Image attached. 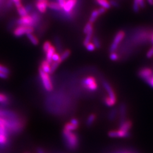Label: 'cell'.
<instances>
[{
    "label": "cell",
    "mask_w": 153,
    "mask_h": 153,
    "mask_svg": "<svg viewBox=\"0 0 153 153\" xmlns=\"http://www.w3.org/2000/svg\"><path fill=\"white\" fill-rule=\"evenodd\" d=\"M27 37L28 39V40H30V42L34 45H37L39 44L38 39L37 38V37L36 36H35L33 33H27Z\"/></svg>",
    "instance_id": "obj_19"
},
{
    "label": "cell",
    "mask_w": 153,
    "mask_h": 153,
    "mask_svg": "<svg viewBox=\"0 0 153 153\" xmlns=\"http://www.w3.org/2000/svg\"><path fill=\"white\" fill-rule=\"evenodd\" d=\"M104 103L108 107H112L116 103V101L110 98L109 97H106L104 99Z\"/></svg>",
    "instance_id": "obj_27"
},
{
    "label": "cell",
    "mask_w": 153,
    "mask_h": 153,
    "mask_svg": "<svg viewBox=\"0 0 153 153\" xmlns=\"http://www.w3.org/2000/svg\"><path fill=\"white\" fill-rule=\"evenodd\" d=\"M9 132L4 126H0V148H4L9 143Z\"/></svg>",
    "instance_id": "obj_6"
},
{
    "label": "cell",
    "mask_w": 153,
    "mask_h": 153,
    "mask_svg": "<svg viewBox=\"0 0 153 153\" xmlns=\"http://www.w3.org/2000/svg\"><path fill=\"white\" fill-rule=\"evenodd\" d=\"M116 114V109H112V110L111 111L110 114H109V119L111 120H114V119H115Z\"/></svg>",
    "instance_id": "obj_38"
},
{
    "label": "cell",
    "mask_w": 153,
    "mask_h": 153,
    "mask_svg": "<svg viewBox=\"0 0 153 153\" xmlns=\"http://www.w3.org/2000/svg\"><path fill=\"white\" fill-rule=\"evenodd\" d=\"M93 43L95 45V48L99 49L100 48V47H101V43H100V40L97 37V36L93 37Z\"/></svg>",
    "instance_id": "obj_31"
},
{
    "label": "cell",
    "mask_w": 153,
    "mask_h": 153,
    "mask_svg": "<svg viewBox=\"0 0 153 153\" xmlns=\"http://www.w3.org/2000/svg\"><path fill=\"white\" fill-rule=\"evenodd\" d=\"M141 7L139 4L138 0H133V10L136 13H138L140 11Z\"/></svg>",
    "instance_id": "obj_30"
},
{
    "label": "cell",
    "mask_w": 153,
    "mask_h": 153,
    "mask_svg": "<svg viewBox=\"0 0 153 153\" xmlns=\"http://www.w3.org/2000/svg\"><path fill=\"white\" fill-rule=\"evenodd\" d=\"M146 57L148 59L152 58L153 57V47L149 49L146 53Z\"/></svg>",
    "instance_id": "obj_39"
},
{
    "label": "cell",
    "mask_w": 153,
    "mask_h": 153,
    "mask_svg": "<svg viewBox=\"0 0 153 153\" xmlns=\"http://www.w3.org/2000/svg\"><path fill=\"white\" fill-rule=\"evenodd\" d=\"M11 1H13V4L16 6V8L22 5L21 0H11Z\"/></svg>",
    "instance_id": "obj_41"
},
{
    "label": "cell",
    "mask_w": 153,
    "mask_h": 153,
    "mask_svg": "<svg viewBox=\"0 0 153 153\" xmlns=\"http://www.w3.org/2000/svg\"><path fill=\"white\" fill-rule=\"evenodd\" d=\"M131 126V123L129 121H123L121 123L120 129L124 131H128Z\"/></svg>",
    "instance_id": "obj_16"
},
{
    "label": "cell",
    "mask_w": 153,
    "mask_h": 153,
    "mask_svg": "<svg viewBox=\"0 0 153 153\" xmlns=\"http://www.w3.org/2000/svg\"><path fill=\"white\" fill-rule=\"evenodd\" d=\"M153 70L150 68L146 67L141 69L138 73V76L146 82H148L150 77L153 76Z\"/></svg>",
    "instance_id": "obj_9"
},
{
    "label": "cell",
    "mask_w": 153,
    "mask_h": 153,
    "mask_svg": "<svg viewBox=\"0 0 153 153\" xmlns=\"http://www.w3.org/2000/svg\"><path fill=\"white\" fill-rule=\"evenodd\" d=\"M81 85L85 89L90 91H95L98 88V84L95 77L89 76L83 78L81 81Z\"/></svg>",
    "instance_id": "obj_3"
},
{
    "label": "cell",
    "mask_w": 153,
    "mask_h": 153,
    "mask_svg": "<svg viewBox=\"0 0 153 153\" xmlns=\"http://www.w3.org/2000/svg\"><path fill=\"white\" fill-rule=\"evenodd\" d=\"M148 4L150 5H153V0H147Z\"/></svg>",
    "instance_id": "obj_49"
},
{
    "label": "cell",
    "mask_w": 153,
    "mask_h": 153,
    "mask_svg": "<svg viewBox=\"0 0 153 153\" xmlns=\"http://www.w3.org/2000/svg\"><path fill=\"white\" fill-rule=\"evenodd\" d=\"M51 45H52V44L49 41H46L44 42L42 48H43V51L45 54L47 52V51L49 49Z\"/></svg>",
    "instance_id": "obj_32"
},
{
    "label": "cell",
    "mask_w": 153,
    "mask_h": 153,
    "mask_svg": "<svg viewBox=\"0 0 153 153\" xmlns=\"http://www.w3.org/2000/svg\"><path fill=\"white\" fill-rule=\"evenodd\" d=\"M61 63L60 60L57 61H55L54 62H53L52 64V65H51V71H50V74H53L56 70L58 68V67L60 65Z\"/></svg>",
    "instance_id": "obj_23"
},
{
    "label": "cell",
    "mask_w": 153,
    "mask_h": 153,
    "mask_svg": "<svg viewBox=\"0 0 153 153\" xmlns=\"http://www.w3.org/2000/svg\"><path fill=\"white\" fill-rule=\"evenodd\" d=\"M99 16V14L98 10H93L91 14L90 17L89 22H90L91 23H93L94 22H95V21L97 19Z\"/></svg>",
    "instance_id": "obj_22"
},
{
    "label": "cell",
    "mask_w": 153,
    "mask_h": 153,
    "mask_svg": "<svg viewBox=\"0 0 153 153\" xmlns=\"http://www.w3.org/2000/svg\"><path fill=\"white\" fill-rule=\"evenodd\" d=\"M95 115L94 114H91L88 117V120H87V122L86 124L88 126H91L94 123V121H95Z\"/></svg>",
    "instance_id": "obj_33"
},
{
    "label": "cell",
    "mask_w": 153,
    "mask_h": 153,
    "mask_svg": "<svg viewBox=\"0 0 153 153\" xmlns=\"http://www.w3.org/2000/svg\"><path fill=\"white\" fill-rule=\"evenodd\" d=\"M85 47H86V48L88 50V51H90V52L94 51L96 48L93 43H91V42H90L88 44H87Z\"/></svg>",
    "instance_id": "obj_35"
},
{
    "label": "cell",
    "mask_w": 153,
    "mask_h": 153,
    "mask_svg": "<svg viewBox=\"0 0 153 153\" xmlns=\"http://www.w3.org/2000/svg\"><path fill=\"white\" fill-rule=\"evenodd\" d=\"M102 85L108 93L109 98L116 102V97L115 92L111 86L109 85V83L105 79H102Z\"/></svg>",
    "instance_id": "obj_10"
},
{
    "label": "cell",
    "mask_w": 153,
    "mask_h": 153,
    "mask_svg": "<svg viewBox=\"0 0 153 153\" xmlns=\"http://www.w3.org/2000/svg\"><path fill=\"white\" fill-rule=\"evenodd\" d=\"M9 75L0 72V78L4 79H7L9 78Z\"/></svg>",
    "instance_id": "obj_45"
},
{
    "label": "cell",
    "mask_w": 153,
    "mask_h": 153,
    "mask_svg": "<svg viewBox=\"0 0 153 153\" xmlns=\"http://www.w3.org/2000/svg\"><path fill=\"white\" fill-rule=\"evenodd\" d=\"M10 103L9 97L4 93H0V104L7 105Z\"/></svg>",
    "instance_id": "obj_18"
},
{
    "label": "cell",
    "mask_w": 153,
    "mask_h": 153,
    "mask_svg": "<svg viewBox=\"0 0 153 153\" xmlns=\"http://www.w3.org/2000/svg\"><path fill=\"white\" fill-rule=\"evenodd\" d=\"M39 73L45 90L47 91H51L53 87L49 74L45 73L41 68H39Z\"/></svg>",
    "instance_id": "obj_2"
},
{
    "label": "cell",
    "mask_w": 153,
    "mask_h": 153,
    "mask_svg": "<svg viewBox=\"0 0 153 153\" xmlns=\"http://www.w3.org/2000/svg\"><path fill=\"white\" fill-rule=\"evenodd\" d=\"M109 58L111 60L115 61L118 60L119 59V56L117 53H116L115 52H111V53H110Z\"/></svg>",
    "instance_id": "obj_34"
},
{
    "label": "cell",
    "mask_w": 153,
    "mask_h": 153,
    "mask_svg": "<svg viewBox=\"0 0 153 153\" xmlns=\"http://www.w3.org/2000/svg\"><path fill=\"white\" fill-rule=\"evenodd\" d=\"M93 31H91L90 32L86 34V36L85 38V40L83 41V44L84 46H86L87 44H88L90 42V40H91L92 38V36H93Z\"/></svg>",
    "instance_id": "obj_24"
},
{
    "label": "cell",
    "mask_w": 153,
    "mask_h": 153,
    "mask_svg": "<svg viewBox=\"0 0 153 153\" xmlns=\"http://www.w3.org/2000/svg\"><path fill=\"white\" fill-rule=\"evenodd\" d=\"M55 52H56V48H55V47L52 46V45L49 49L47 51V52L45 53V55H46V59L45 60L51 64V63H52V57Z\"/></svg>",
    "instance_id": "obj_13"
},
{
    "label": "cell",
    "mask_w": 153,
    "mask_h": 153,
    "mask_svg": "<svg viewBox=\"0 0 153 153\" xmlns=\"http://www.w3.org/2000/svg\"><path fill=\"white\" fill-rule=\"evenodd\" d=\"M25 7L27 12V13H31L33 11V6L31 4H27Z\"/></svg>",
    "instance_id": "obj_40"
},
{
    "label": "cell",
    "mask_w": 153,
    "mask_h": 153,
    "mask_svg": "<svg viewBox=\"0 0 153 153\" xmlns=\"http://www.w3.org/2000/svg\"><path fill=\"white\" fill-rule=\"evenodd\" d=\"M36 1H48V0H36Z\"/></svg>",
    "instance_id": "obj_51"
},
{
    "label": "cell",
    "mask_w": 153,
    "mask_h": 153,
    "mask_svg": "<svg viewBox=\"0 0 153 153\" xmlns=\"http://www.w3.org/2000/svg\"><path fill=\"white\" fill-rule=\"evenodd\" d=\"M139 4L141 8H145V6H146V3H145V0H138Z\"/></svg>",
    "instance_id": "obj_44"
},
{
    "label": "cell",
    "mask_w": 153,
    "mask_h": 153,
    "mask_svg": "<svg viewBox=\"0 0 153 153\" xmlns=\"http://www.w3.org/2000/svg\"><path fill=\"white\" fill-rule=\"evenodd\" d=\"M78 126H74L73 124H72L71 123H67L66 124L65 127H64V129L68 131H74L77 129Z\"/></svg>",
    "instance_id": "obj_28"
},
{
    "label": "cell",
    "mask_w": 153,
    "mask_h": 153,
    "mask_svg": "<svg viewBox=\"0 0 153 153\" xmlns=\"http://www.w3.org/2000/svg\"><path fill=\"white\" fill-rule=\"evenodd\" d=\"M40 68H41V69L45 73H48V74H50L51 64H49V62L46 60H44L42 61V62H41V65H40Z\"/></svg>",
    "instance_id": "obj_15"
},
{
    "label": "cell",
    "mask_w": 153,
    "mask_h": 153,
    "mask_svg": "<svg viewBox=\"0 0 153 153\" xmlns=\"http://www.w3.org/2000/svg\"><path fill=\"white\" fill-rule=\"evenodd\" d=\"M71 123L74 126H78V121L76 119H73L71 121Z\"/></svg>",
    "instance_id": "obj_48"
},
{
    "label": "cell",
    "mask_w": 153,
    "mask_h": 153,
    "mask_svg": "<svg viewBox=\"0 0 153 153\" xmlns=\"http://www.w3.org/2000/svg\"><path fill=\"white\" fill-rule=\"evenodd\" d=\"M38 153H44L43 150L42 149H38Z\"/></svg>",
    "instance_id": "obj_50"
},
{
    "label": "cell",
    "mask_w": 153,
    "mask_h": 153,
    "mask_svg": "<svg viewBox=\"0 0 153 153\" xmlns=\"http://www.w3.org/2000/svg\"><path fill=\"white\" fill-rule=\"evenodd\" d=\"M57 1H58V3L59 4L61 7L62 9L65 3L66 0H57Z\"/></svg>",
    "instance_id": "obj_47"
},
{
    "label": "cell",
    "mask_w": 153,
    "mask_h": 153,
    "mask_svg": "<svg viewBox=\"0 0 153 153\" xmlns=\"http://www.w3.org/2000/svg\"><path fill=\"white\" fill-rule=\"evenodd\" d=\"M120 114L121 116L123 117V116H124V115H126V107L125 104H122L120 105Z\"/></svg>",
    "instance_id": "obj_36"
},
{
    "label": "cell",
    "mask_w": 153,
    "mask_h": 153,
    "mask_svg": "<svg viewBox=\"0 0 153 153\" xmlns=\"http://www.w3.org/2000/svg\"><path fill=\"white\" fill-rule=\"evenodd\" d=\"M149 85H150L152 88H153V74L152 76L150 77V78L149 79L148 82H146Z\"/></svg>",
    "instance_id": "obj_46"
},
{
    "label": "cell",
    "mask_w": 153,
    "mask_h": 153,
    "mask_svg": "<svg viewBox=\"0 0 153 153\" xmlns=\"http://www.w3.org/2000/svg\"><path fill=\"white\" fill-rule=\"evenodd\" d=\"M0 72L9 76L10 74V70L6 66L0 63Z\"/></svg>",
    "instance_id": "obj_26"
},
{
    "label": "cell",
    "mask_w": 153,
    "mask_h": 153,
    "mask_svg": "<svg viewBox=\"0 0 153 153\" xmlns=\"http://www.w3.org/2000/svg\"><path fill=\"white\" fill-rule=\"evenodd\" d=\"M130 135V133L128 131H124L122 130H118V131H110L108 133V136L110 137H128Z\"/></svg>",
    "instance_id": "obj_11"
},
{
    "label": "cell",
    "mask_w": 153,
    "mask_h": 153,
    "mask_svg": "<svg viewBox=\"0 0 153 153\" xmlns=\"http://www.w3.org/2000/svg\"><path fill=\"white\" fill-rule=\"evenodd\" d=\"M96 2L101 6L102 7H104L105 9H109L111 7L109 2L108 0H95Z\"/></svg>",
    "instance_id": "obj_20"
},
{
    "label": "cell",
    "mask_w": 153,
    "mask_h": 153,
    "mask_svg": "<svg viewBox=\"0 0 153 153\" xmlns=\"http://www.w3.org/2000/svg\"><path fill=\"white\" fill-rule=\"evenodd\" d=\"M60 53H58L57 52H55L52 57V61H54V62L60 60Z\"/></svg>",
    "instance_id": "obj_37"
},
{
    "label": "cell",
    "mask_w": 153,
    "mask_h": 153,
    "mask_svg": "<svg viewBox=\"0 0 153 153\" xmlns=\"http://www.w3.org/2000/svg\"><path fill=\"white\" fill-rule=\"evenodd\" d=\"M34 31V27L33 26H18L13 30V35L16 37H21L25 34L31 33Z\"/></svg>",
    "instance_id": "obj_5"
},
{
    "label": "cell",
    "mask_w": 153,
    "mask_h": 153,
    "mask_svg": "<svg viewBox=\"0 0 153 153\" xmlns=\"http://www.w3.org/2000/svg\"><path fill=\"white\" fill-rule=\"evenodd\" d=\"M16 10L18 12V14L21 17L26 16L28 15L27 12L26 11L25 6H23V5L20 6L16 7Z\"/></svg>",
    "instance_id": "obj_21"
},
{
    "label": "cell",
    "mask_w": 153,
    "mask_h": 153,
    "mask_svg": "<svg viewBox=\"0 0 153 153\" xmlns=\"http://www.w3.org/2000/svg\"><path fill=\"white\" fill-rule=\"evenodd\" d=\"M48 7H49V9H51L53 10H55V11H60L62 9L59 5V4L55 1L48 2Z\"/></svg>",
    "instance_id": "obj_17"
},
{
    "label": "cell",
    "mask_w": 153,
    "mask_h": 153,
    "mask_svg": "<svg viewBox=\"0 0 153 153\" xmlns=\"http://www.w3.org/2000/svg\"><path fill=\"white\" fill-rule=\"evenodd\" d=\"M63 136L68 148L71 149H74L77 147L78 139L75 133L64 129L63 131Z\"/></svg>",
    "instance_id": "obj_1"
},
{
    "label": "cell",
    "mask_w": 153,
    "mask_h": 153,
    "mask_svg": "<svg viewBox=\"0 0 153 153\" xmlns=\"http://www.w3.org/2000/svg\"><path fill=\"white\" fill-rule=\"evenodd\" d=\"M106 10H107V9H105L104 7H100L99 9H98V11L99 16H100V15H102V14H104V13L106 12Z\"/></svg>",
    "instance_id": "obj_43"
},
{
    "label": "cell",
    "mask_w": 153,
    "mask_h": 153,
    "mask_svg": "<svg viewBox=\"0 0 153 153\" xmlns=\"http://www.w3.org/2000/svg\"><path fill=\"white\" fill-rule=\"evenodd\" d=\"M77 2L78 0H66L62 9L68 17H72L73 16L72 10L76 6Z\"/></svg>",
    "instance_id": "obj_7"
},
{
    "label": "cell",
    "mask_w": 153,
    "mask_h": 153,
    "mask_svg": "<svg viewBox=\"0 0 153 153\" xmlns=\"http://www.w3.org/2000/svg\"><path fill=\"white\" fill-rule=\"evenodd\" d=\"M93 23H91L90 22H88L85 25L84 29H83V32L85 34H87L88 32H90L91 31H93Z\"/></svg>",
    "instance_id": "obj_29"
},
{
    "label": "cell",
    "mask_w": 153,
    "mask_h": 153,
    "mask_svg": "<svg viewBox=\"0 0 153 153\" xmlns=\"http://www.w3.org/2000/svg\"><path fill=\"white\" fill-rule=\"evenodd\" d=\"M109 2L111 6H113L114 7H118L119 6L118 2L115 0H110Z\"/></svg>",
    "instance_id": "obj_42"
},
{
    "label": "cell",
    "mask_w": 153,
    "mask_h": 153,
    "mask_svg": "<svg viewBox=\"0 0 153 153\" xmlns=\"http://www.w3.org/2000/svg\"><path fill=\"white\" fill-rule=\"evenodd\" d=\"M48 1H36L35 7L40 13H45L48 7Z\"/></svg>",
    "instance_id": "obj_12"
},
{
    "label": "cell",
    "mask_w": 153,
    "mask_h": 153,
    "mask_svg": "<svg viewBox=\"0 0 153 153\" xmlns=\"http://www.w3.org/2000/svg\"><path fill=\"white\" fill-rule=\"evenodd\" d=\"M71 51L70 50H65V51H64L60 56V60L61 61V62H62V61H64V60H65L66 59H68L69 56L71 55Z\"/></svg>",
    "instance_id": "obj_25"
},
{
    "label": "cell",
    "mask_w": 153,
    "mask_h": 153,
    "mask_svg": "<svg viewBox=\"0 0 153 153\" xmlns=\"http://www.w3.org/2000/svg\"><path fill=\"white\" fill-rule=\"evenodd\" d=\"M125 36H126V33L124 31H122V30L118 31L116 33L114 40L109 48L110 53L116 52V51L119 48V45L121 43V42L123 40Z\"/></svg>",
    "instance_id": "obj_4"
},
{
    "label": "cell",
    "mask_w": 153,
    "mask_h": 153,
    "mask_svg": "<svg viewBox=\"0 0 153 153\" xmlns=\"http://www.w3.org/2000/svg\"><path fill=\"white\" fill-rule=\"evenodd\" d=\"M18 26H33L34 27V22L33 18L31 16H22L15 21Z\"/></svg>",
    "instance_id": "obj_8"
},
{
    "label": "cell",
    "mask_w": 153,
    "mask_h": 153,
    "mask_svg": "<svg viewBox=\"0 0 153 153\" xmlns=\"http://www.w3.org/2000/svg\"><path fill=\"white\" fill-rule=\"evenodd\" d=\"M31 17L33 18V22H34V27L36 26L39 22L41 21L42 17L38 13V12L36 11H33L31 13Z\"/></svg>",
    "instance_id": "obj_14"
}]
</instances>
